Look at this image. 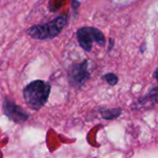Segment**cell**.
<instances>
[{
	"mask_svg": "<svg viewBox=\"0 0 158 158\" xmlns=\"http://www.w3.org/2000/svg\"><path fill=\"white\" fill-rule=\"evenodd\" d=\"M51 92V86L43 80L31 81L23 89V99L29 108L39 111L47 103Z\"/></svg>",
	"mask_w": 158,
	"mask_h": 158,
	"instance_id": "6da1fadb",
	"label": "cell"
},
{
	"mask_svg": "<svg viewBox=\"0 0 158 158\" xmlns=\"http://www.w3.org/2000/svg\"><path fill=\"white\" fill-rule=\"evenodd\" d=\"M69 19L67 16H58L56 19L43 23L36 24L27 30V34L35 40H51L57 37L67 26Z\"/></svg>",
	"mask_w": 158,
	"mask_h": 158,
	"instance_id": "7a4b0ae2",
	"label": "cell"
},
{
	"mask_svg": "<svg viewBox=\"0 0 158 158\" xmlns=\"http://www.w3.org/2000/svg\"><path fill=\"white\" fill-rule=\"evenodd\" d=\"M76 36L80 46L86 52L92 51L94 44L105 46L106 43V39L102 31L91 26H84L80 28L77 31Z\"/></svg>",
	"mask_w": 158,
	"mask_h": 158,
	"instance_id": "3957f363",
	"label": "cell"
},
{
	"mask_svg": "<svg viewBox=\"0 0 158 158\" xmlns=\"http://www.w3.org/2000/svg\"><path fill=\"white\" fill-rule=\"evenodd\" d=\"M88 60L81 63H74L69 69V81L71 86L76 89L82 88L90 79V71L88 69Z\"/></svg>",
	"mask_w": 158,
	"mask_h": 158,
	"instance_id": "277c9868",
	"label": "cell"
},
{
	"mask_svg": "<svg viewBox=\"0 0 158 158\" xmlns=\"http://www.w3.org/2000/svg\"><path fill=\"white\" fill-rule=\"evenodd\" d=\"M2 108L5 116L14 123L21 124L30 118V114L9 98H6L3 101Z\"/></svg>",
	"mask_w": 158,
	"mask_h": 158,
	"instance_id": "5b68a950",
	"label": "cell"
},
{
	"mask_svg": "<svg viewBox=\"0 0 158 158\" xmlns=\"http://www.w3.org/2000/svg\"><path fill=\"white\" fill-rule=\"evenodd\" d=\"M157 103V86H154L144 96L140 97L136 104L135 109L139 108H150L153 107Z\"/></svg>",
	"mask_w": 158,
	"mask_h": 158,
	"instance_id": "8992f818",
	"label": "cell"
},
{
	"mask_svg": "<svg viewBox=\"0 0 158 158\" xmlns=\"http://www.w3.org/2000/svg\"><path fill=\"white\" fill-rule=\"evenodd\" d=\"M100 115L104 119L106 120H114L116 118H118L121 113H122V109L120 107H117V108H100Z\"/></svg>",
	"mask_w": 158,
	"mask_h": 158,
	"instance_id": "52a82bcc",
	"label": "cell"
},
{
	"mask_svg": "<svg viewBox=\"0 0 158 158\" xmlns=\"http://www.w3.org/2000/svg\"><path fill=\"white\" fill-rule=\"evenodd\" d=\"M102 80L106 81L111 86H115L116 84H118V82L119 81L118 77L116 74H114V73H106V74L103 75L102 76Z\"/></svg>",
	"mask_w": 158,
	"mask_h": 158,
	"instance_id": "ba28073f",
	"label": "cell"
},
{
	"mask_svg": "<svg viewBox=\"0 0 158 158\" xmlns=\"http://www.w3.org/2000/svg\"><path fill=\"white\" fill-rule=\"evenodd\" d=\"M71 2H72V3H71L72 8H73L74 10H77V9H78V7L80 6V2H79L78 0H72Z\"/></svg>",
	"mask_w": 158,
	"mask_h": 158,
	"instance_id": "9c48e42d",
	"label": "cell"
},
{
	"mask_svg": "<svg viewBox=\"0 0 158 158\" xmlns=\"http://www.w3.org/2000/svg\"><path fill=\"white\" fill-rule=\"evenodd\" d=\"M108 42H109V44H108V52H110L113 49L114 45H115V41L112 38H110Z\"/></svg>",
	"mask_w": 158,
	"mask_h": 158,
	"instance_id": "30bf717a",
	"label": "cell"
},
{
	"mask_svg": "<svg viewBox=\"0 0 158 158\" xmlns=\"http://www.w3.org/2000/svg\"><path fill=\"white\" fill-rule=\"evenodd\" d=\"M154 78H155L156 80H157V69H156L155 72H154Z\"/></svg>",
	"mask_w": 158,
	"mask_h": 158,
	"instance_id": "8fae6325",
	"label": "cell"
}]
</instances>
